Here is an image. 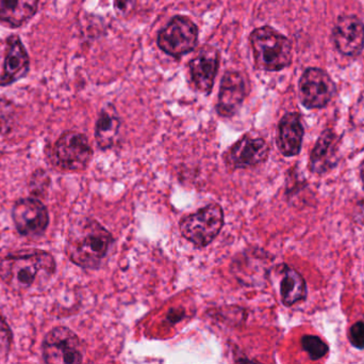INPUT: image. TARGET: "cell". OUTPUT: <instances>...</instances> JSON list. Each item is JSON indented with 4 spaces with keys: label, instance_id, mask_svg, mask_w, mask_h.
I'll use <instances>...</instances> for the list:
<instances>
[{
    "label": "cell",
    "instance_id": "19",
    "mask_svg": "<svg viewBox=\"0 0 364 364\" xmlns=\"http://www.w3.org/2000/svg\"><path fill=\"white\" fill-rule=\"evenodd\" d=\"M280 297L287 307L305 301L307 297V284L303 276L292 267L284 265L280 281Z\"/></svg>",
    "mask_w": 364,
    "mask_h": 364
},
{
    "label": "cell",
    "instance_id": "4",
    "mask_svg": "<svg viewBox=\"0 0 364 364\" xmlns=\"http://www.w3.org/2000/svg\"><path fill=\"white\" fill-rule=\"evenodd\" d=\"M224 224V209L218 203L213 202L181 218L179 230L184 239L195 248L203 249L215 241Z\"/></svg>",
    "mask_w": 364,
    "mask_h": 364
},
{
    "label": "cell",
    "instance_id": "10",
    "mask_svg": "<svg viewBox=\"0 0 364 364\" xmlns=\"http://www.w3.org/2000/svg\"><path fill=\"white\" fill-rule=\"evenodd\" d=\"M299 98L308 109L326 106L336 93V83L321 68H310L304 72L299 83Z\"/></svg>",
    "mask_w": 364,
    "mask_h": 364
},
{
    "label": "cell",
    "instance_id": "3",
    "mask_svg": "<svg viewBox=\"0 0 364 364\" xmlns=\"http://www.w3.org/2000/svg\"><path fill=\"white\" fill-rule=\"evenodd\" d=\"M250 41L255 63L260 70L276 72L284 70L292 62L290 40L269 26L255 29Z\"/></svg>",
    "mask_w": 364,
    "mask_h": 364
},
{
    "label": "cell",
    "instance_id": "2",
    "mask_svg": "<svg viewBox=\"0 0 364 364\" xmlns=\"http://www.w3.org/2000/svg\"><path fill=\"white\" fill-rule=\"evenodd\" d=\"M114 246L112 234L91 217L81 218L70 226L65 252L82 269L96 271L102 266Z\"/></svg>",
    "mask_w": 364,
    "mask_h": 364
},
{
    "label": "cell",
    "instance_id": "25",
    "mask_svg": "<svg viewBox=\"0 0 364 364\" xmlns=\"http://www.w3.org/2000/svg\"><path fill=\"white\" fill-rule=\"evenodd\" d=\"M136 0H114L115 9L119 14L126 16L134 11Z\"/></svg>",
    "mask_w": 364,
    "mask_h": 364
},
{
    "label": "cell",
    "instance_id": "6",
    "mask_svg": "<svg viewBox=\"0 0 364 364\" xmlns=\"http://www.w3.org/2000/svg\"><path fill=\"white\" fill-rule=\"evenodd\" d=\"M42 356L43 361L48 364L82 363V344L72 329L55 327L43 340Z\"/></svg>",
    "mask_w": 364,
    "mask_h": 364
},
{
    "label": "cell",
    "instance_id": "5",
    "mask_svg": "<svg viewBox=\"0 0 364 364\" xmlns=\"http://www.w3.org/2000/svg\"><path fill=\"white\" fill-rule=\"evenodd\" d=\"M93 149L89 139L81 132H65L60 136L51 151V162L60 170L76 172L89 167Z\"/></svg>",
    "mask_w": 364,
    "mask_h": 364
},
{
    "label": "cell",
    "instance_id": "21",
    "mask_svg": "<svg viewBox=\"0 0 364 364\" xmlns=\"http://www.w3.org/2000/svg\"><path fill=\"white\" fill-rule=\"evenodd\" d=\"M16 109L14 104L6 98L0 100V136L9 134L14 126Z\"/></svg>",
    "mask_w": 364,
    "mask_h": 364
},
{
    "label": "cell",
    "instance_id": "12",
    "mask_svg": "<svg viewBox=\"0 0 364 364\" xmlns=\"http://www.w3.org/2000/svg\"><path fill=\"white\" fill-rule=\"evenodd\" d=\"M336 48L344 56H357L364 48V25L355 15L339 17L333 30Z\"/></svg>",
    "mask_w": 364,
    "mask_h": 364
},
{
    "label": "cell",
    "instance_id": "7",
    "mask_svg": "<svg viewBox=\"0 0 364 364\" xmlns=\"http://www.w3.org/2000/svg\"><path fill=\"white\" fill-rule=\"evenodd\" d=\"M198 44V28L192 19L175 16L158 34V46L166 55L181 58Z\"/></svg>",
    "mask_w": 364,
    "mask_h": 364
},
{
    "label": "cell",
    "instance_id": "18",
    "mask_svg": "<svg viewBox=\"0 0 364 364\" xmlns=\"http://www.w3.org/2000/svg\"><path fill=\"white\" fill-rule=\"evenodd\" d=\"M38 0H0V23L19 28L33 19Z\"/></svg>",
    "mask_w": 364,
    "mask_h": 364
},
{
    "label": "cell",
    "instance_id": "1",
    "mask_svg": "<svg viewBox=\"0 0 364 364\" xmlns=\"http://www.w3.org/2000/svg\"><path fill=\"white\" fill-rule=\"evenodd\" d=\"M57 271L50 252L41 249H21L0 256V279L19 295L42 292Z\"/></svg>",
    "mask_w": 364,
    "mask_h": 364
},
{
    "label": "cell",
    "instance_id": "20",
    "mask_svg": "<svg viewBox=\"0 0 364 364\" xmlns=\"http://www.w3.org/2000/svg\"><path fill=\"white\" fill-rule=\"evenodd\" d=\"M301 344L304 352L307 353L309 358L314 361L324 358L329 352L328 345L316 336H304Z\"/></svg>",
    "mask_w": 364,
    "mask_h": 364
},
{
    "label": "cell",
    "instance_id": "9",
    "mask_svg": "<svg viewBox=\"0 0 364 364\" xmlns=\"http://www.w3.org/2000/svg\"><path fill=\"white\" fill-rule=\"evenodd\" d=\"M29 68V56L21 38L11 34L0 45V85L8 87L25 78Z\"/></svg>",
    "mask_w": 364,
    "mask_h": 364
},
{
    "label": "cell",
    "instance_id": "11",
    "mask_svg": "<svg viewBox=\"0 0 364 364\" xmlns=\"http://www.w3.org/2000/svg\"><path fill=\"white\" fill-rule=\"evenodd\" d=\"M269 155V147L264 139L245 135L225 152L224 162L232 170L255 168L267 162Z\"/></svg>",
    "mask_w": 364,
    "mask_h": 364
},
{
    "label": "cell",
    "instance_id": "24",
    "mask_svg": "<svg viewBox=\"0 0 364 364\" xmlns=\"http://www.w3.org/2000/svg\"><path fill=\"white\" fill-rule=\"evenodd\" d=\"M348 340L354 348L364 350V323L357 322L348 331Z\"/></svg>",
    "mask_w": 364,
    "mask_h": 364
},
{
    "label": "cell",
    "instance_id": "13",
    "mask_svg": "<svg viewBox=\"0 0 364 364\" xmlns=\"http://www.w3.org/2000/svg\"><path fill=\"white\" fill-rule=\"evenodd\" d=\"M246 98V83L241 73H225L220 81L216 111L223 118H231L237 115Z\"/></svg>",
    "mask_w": 364,
    "mask_h": 364
},
{
    "label": "cell",
    "instance_id": "26",
    "mask_svg": "<svg viewBox=\"0 0 364 364\" xmlns=\"http://www.w3.org/2000/svg\"><path fill=\"white\" fill-rule=\"evenodd\" d=\"M360 177H361V181H363V188H364V160L363 162V164H361V166H360Z\"/></svg>",
    "mask_w": 364,
    "mask_h": 364
},
{
    "label": "cell",
    "instance_id": "14",
    "mask_svg": "<svg viewBox=\"0 0 364 364\" xmlns=\"http://www.w3.org/2000/svg\"><path fill=\"white\" fill-rule=\"evenodd\" d=\"M220 66L218 51L211 46H205L191 61L190 73L193 85L198 91L210 94Z\"/></svg>",
    "mask_w": 364,
    "mask_h": 364
},
{
    "label": "cell",
    "instance_id": "17",
    "mask_svg": "<svg viewBox=\"0 0 364 364\" xmlns=\"http://www.w3.org/2000/svg\"><path fill=\"white\" fill-rule=\"evenodd\" d=\"M121 125V118L115 107L107 105L102 109L95 125L96 143L100 150L106 151L117 145Z\"/></svg>",
    "mask_w": 364,
    "mask_h": 364
},
{
    "label": "cell",
    "instance_id": "23",
    "mask_svg": "<svg viewBox=\"0 0 364 364\" xmlns=\"http://www.w3.org/2000/svg\"><path fill=\"white\" fill-rule=\"evenodd\" d=\"M49 180L46 172L43 170H36L32 175L31 181H30V190L34 196L40 197L41 194L46 192L47 186H48Z\"/></svg>",
    "mask_w": 364,
    "mask_h": 364
},
{
    "label": "cell",
    "instance_id": "22",
    "mask_svg": "<svg viewBox=\"0 0 364 364\" xmlns=\"http://www.w3.org/2000/svg\"><path fill=\"white\" fill-rule=\"evenodd\" d=\"M13 333L6 321L0 313V363L6 361L12 346Z\"/></svg>",
    "mask_w": 364,
    "mask_h": 364
},
{
    "label": "cell",
    "instance_id": "16",
    "mask_svg": "<svg viewBox=\"0 0 364 364\" xmlns=\"http://www.w3.org/2000/svg\"><path fill=\"white\" fill-rule=\"evenodd\" d=\"M337 137L331 130L322 132L316 141L311 156H310V170L316 175H324L333 169L337 164L336 150H337Z\"/></svg>",
    "mask_w": 364,
    "mask_h": 364
},
{
    "label": "cell",
    "instance_id": "8",
    "mask_svg": "<svg viewBox=\"0 0 364 364\" xmlns=\"http://www.w3.org/2000/svg\"><path fill=\"white\" fill-rule=\"evenodd\" d=\"M12 220L17 232L25 237L42 236L49 226L47 207L36 197L17 200L13 205Z\"/></svg>",
    "mask_w": 364,
    "mask_h": 364
},
{
    "label": "cell",
    "instance_id": "15",
    "mask_svg": "<svg viewBox=\"0 0 364 364\" xmlns=\"http://www.w3.org/2000/svg\"><path fill=\"white\" fill-rule=\"evenodd\" d=\"M304 130L301 117L295 113H289L280 120L278 125L277 147L286 157H293L301 153L303 145Z\"/></svg>",
    "mask_w": 364,
    "mask_h": 364
}]
</instances>
